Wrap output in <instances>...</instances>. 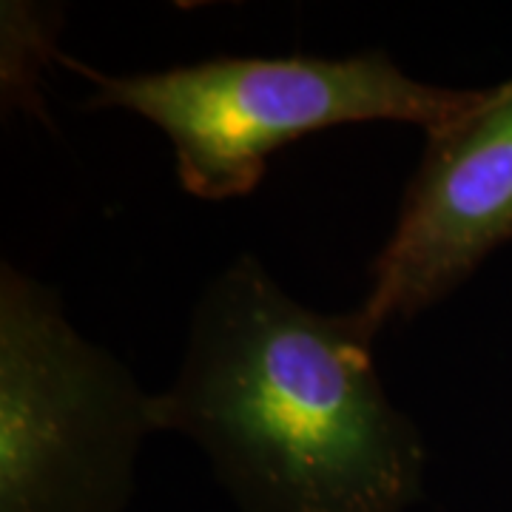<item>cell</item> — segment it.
I'll list each match as a JSON object with an SVG mask.
<instances>
[{"mask_svg":"<svg viewBox=\"0 0 512 512\" xmlns=\"http://www.w3.org/2000/svg\"><path fill=\"white\" fill-rule=\"evenodd\" d=\"M373 339L359 311L302 305L234 256L194 302L174 382L151 393L154 430L194 441L242 512H404L427 444Z\"/></svg>","mask_w":512,"mask_h":512,"instance_id":"1","label":"cell"},{"mask_svg":"<svg viewBox=\"0 0 512 512\" xmlns=\"http://www.w3.org/2000/svg\"><path fill=\"white\" fill-rule=\"evenodd\" d=\"M92 83L89 109L148 120L174 148L191 197L234 200L262 183L279 148L353 123H410L424 134L473 109L481 89H444L382 49L345 57H211L163 72L106 74L66 60Z\"/></svg>","mask_w":512,"mask_h":512,"instance_id":"2","label":"cell"},{"mask_svg":"<svg viewBox=\"0 0 512 512\" xmlns=\"http://www.w3.org/2000/svg\"><path fill=\"white\" fill-rule=\"evenodd\" d=\"M151 393L69 322L60 293L0 265V512H126Z\"/></svg>","mask_w":512,"mask_h":512,"instance_id":"3","label":"cell"},{"mask_svg":"<svg viewBox=\"0 0 512 512\" xmlns=\"http://www.w3.org/2000/svg\"><path fill=\"white\" fill-rule=\"evenodd\" d=\"M512 239V80L427 134L356 311L376 336L456 293Z\"/></svg>","mask_w":512,"mask_h":512,"instance_id":"4","label":"cell"},{"mask_svg":"<svg viewBox=\"0 0 512 512\" xmlns=\"http://www.w3.org/2000/svg\"><path fill=\"white\" fill-rule=\"evenodd\" d=\"M55 9L43 12L32 3H3V92L6 103L35 106L40 69L57 57Z\"/></svg>","mask_w":512,"mask_h":512,"instance_id":"5","label":"cell"}]
</instances>
